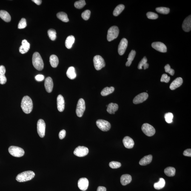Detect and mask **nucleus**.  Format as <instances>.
Listing matches in <instances>:
<instances>
[{"mask_svg": "<svg viewBox=\"0 0 191 191\" xmlns=\"http://www.w3.org/2000/svg\"><path fill=\"white\" fill-rule=\"evenodd\" d=\"M21 107L23 112L28 114L31 112L33 108V104L32 100L28 96H24L21 103Z\"/></svg>", "mask_w": 191, "mask_h": 191, "instance_id": "obj_1", "label": "nucleus"}, {"mask_svg": "<svg viewBox=\"0 0 191 191\" xmlns=\"http://www.w3.org/2000/svg\"><path fill=\"white\" fill-rule=\"evenodd\" d=\"M32 64L35 68L38 70H43L44 64L42 58L40 54L38 52L34 53L32 57Z\"/></svg>", "mask_w": 191, "mask_h": 191, "instance_id": "obj_2", "label": "nucleus"}, {"mask_svg": "<svg viewBox=\"0 0 191 191\" xmlns=\"http://www.w3.org/2000/svg\"><path fill=\"white\" fill-rule=\"evenodd\" d=\"M35 175V174L32 171H26L18 174L16 177L17 181L20 182H25L32 180Z\"/></svg>", "mask_w": 191, "mask_h": 191, "instance_id": "obj_3", "label": "nucleus"}, {"mask_svg": "<svg viewBox=\"0 0 191 191\" xmlns=\"http://www.w3.org/2000/svg\"><path fill=\"white\" fill-rule=\"evenodd\" d=\"M119 30L117 26H113L110 28L108 31L107 39L109 41H113L118 37Z\"/></svg>", "mask_w": 191, "mask_h": 191, "instance_id": "obj_4", "label": "nucleus"}, {"mask_svg": "<svg viewBox=\"0 0 191 191\" xmlns=\"http://www.w3.org/2000/svg\"><path fill=\"white\" fill-rule=\"evenodd\" d=\"M9 153L12 156L16 157H22L24 155V151L22 148L16 146H12L8 149Z\"/></svg>", "mask_w": 191, "mask_h": 191, "instance_id": "obj_5", "label": "nucleus"}, {"mask_svg": "<svg viewBox=\"0 0 191 191\" xmlns=\"http://www.w3.org/2000/svg\"><path fill=\"white\" fill-rule=\"evenodd\" d=\"M93 62L95 68L97 70H101L106 66L104 58L100 55H96L94 57Z\"/></svg>", "mask_w": 191, "mask_h": 191, "instance_id": "obj_6", "label": "nucleus"}, {"mask_svg": "<svg viewBox=\"0 0 191 191\" xmlns=\"http://www.w3.org/2000/svg\"><path fill=\"white\" fill-rule=\"evenodd\" d=\"M85 110V102L83 98H81L78 100V104H77L76 113L77 116L79 117H82Z\"/></svg>", "mask_w": 191, "mask_h": 191, "instance_id": "obj_7", "label": "nucleus"}, {"mask_svg": "<svg viewBox=\"0 0 191 191\" xmlns=\"http://www.w3.org/2000/svg\"><path fill=\"white\" fill-rule=\"evenodd\" d=\"M142 130L143 133L148 136H152L154 135L155 133L154 128L148 123H145L142 126Z\"/></svg>", "mask_w": 191, "mask_h": 191, "instance_id": "obj_8", "label": "nucleus"}, {"mask_svg": "<svg viewBox=\"0 0 191 191\" xmlns=\"http://www.w3.org/2000/svg\"><path fill=\"white\" fill-rule=\"evenodd\" d=\"M96 124L98 128L103 131H107L110 130L111 128L110 123L104 120H98L96 121Z\"/></svg>", "mask_w": 191, "mask_h": 191, "instance_id": "obj_9", "label": "nucleus"}, {"mask_svg": "<svg viewBox=\"0 0 191 191\" xmlns=\"http://www.w3.org/2000/svg\"><path fill=\"white\" fill-rule=\"evenodd\" d=\"M37 128L38 135L41 138H43L45 135L46 125L43 119H39L37 124Z\"/></svg>", "mask_w": 191, "mask_h": 191, "instance_id": "obj_10", "label": "nucleus"}, {"mask_svg": "<svg viewBox=\"0 0 191 191\" xmlns=\"http://www.w3.org/2000/svg\"><path fill=\"white\" fill-rule=\"evenodd\" d=\"M89 149L84 146H78L75 149L74 154L78 157H83L86 156L89 153Z\"/></svg>", "mask_w": 191, "mask_h": 191, "instance_id": "obj_11", "label": "nucleus"}, {"mask_svg": "<svg viewBox=\"0 0 191 191\" xmlns=\"http://www.w3.org/2000/svg\"><path fill=\"white\" fill-rule=\"evenodd\" d=\"M148 98V95L146 92L140 94L135 96L133 100V103L135 104H138L144 102Z\"/></svg>", "mask_w": 191, "mask_h": 191, "instance_id": "obj_12", "label": "nucleus"}, {"mask_svg": "<svg viewBox=\"0 0 191 191\" xmlns=\"http://www.w3.org/2000/svg\"><path fill=\"white\" fill-rule=\"evenodd\" d=\"M128 46V41L126 38H123L118 46V52L120 55H123L125 52Z\"/></svg>", "mask_w": 191, "mask_h": 191, "instance_id": "obj_13", "label": "nucleus"}, {"mask_svg": "<svg viewBox=\"0 0 191 191\" xmlns=\"http://www.w3.org/2000/svg\"><path fill=\"white\" fill-rule=\"evenodd\" d=\"M152 48L158 51L163 53L167 52V49L166 46L163 43L156 42L152 43Z\"/></svg>", "mask_w": 191, "mask_h": 191, "instance_id": "obj_14", "label": "nucleus"}, {"mask_svg": "<svg viewBox=\"0 0 191 191\" xmlns=\"http://www.w3.org/2000/svg\"><path fill=\"white\" fill-rule=\"evenodd\" d=\"M89 184L88 180L86 178H80L78 181V187L81 190L84 191L87 190Z\"/></svg>", "mask_w": 191, "mask_h": 191, "instance_id": "obj_15", "label": "nucleus"}, {"mask_svg": "<svg viewBox=\"0 0 191 191\" xmlns=\"http://www.w3.org/2000/svg\"><path fill=\"white\" fill-rule=\"evenodd\" d=\"M57 107L58 110L60 112H62L64 109L65 102L64 97L61 95L58 96L57 99Z\"/></svg>", "mask_w": 191, "mask_h": 191, "instance_id": "obj_16", "label": "nucleus"}, {"mask_svg": "<svg viewBox=\"0 0 191 191\" xmlns=\"http://www.w3.org/2000/svg\"><path fill=\"white\" fill-rule=\"evenodd\" d=\"M53 86L52 79L50 77H48L45 81V87L48 93H51L53 90Z\"/></svg>", "mask_w": 191, "mask_h": 191, "instance_id": "obj_17", "label": "nucleus"}, {"mask_svg": "<svg viewBox=\"0 0 191 191\" xmlns=\"http://www.w3.org/2000/svg\"><path fill=\"white\" fill-rule=\"evenodd\" d=\"M182 28L185 32H189L191 29V16L189 15L184 20L182 24Z\"/></svg>", "mask_w": 191, "mask_h": 191, "instance_id": "obj_18", "label": "nucleus"}, {"mask_svg": "<svg viewBox=\"0 0 191 191\" xmlns=\"http://www.w3.org/2000/svg\"><path fill=\"white\" fill-rule=\"evenodd\" d=\"M183 83V80L182 78L181 77L177 78L171 83L169 86V88L171 90H175L182 85Z\"/></svg>", "mask_w": 191, "mask_h": 191, "instance_id": "obj_19", "label": "nucleus"}, {"mask_svg": "<svg viewBox=\"0 0 191 191\" xmlns=\"http://www.w3.org/2000/svg\"><path fill=\"white\" fill-rule=\"evenodd\" d=\"M30 45L26 39L23 40L22 42V45L19 48V51L21 54H24L28 51L30 49Z\"/></svg>", "mask_w": 191, "mask_h": 191, "instance_id": "obj_20", "label": "nucleus"}, {"mask_svg": "<svg viewBox=\"0 0 191 191\" xmlns=\"http://www.w3.org/2000/svg\"><path fill=\"white\" fill-rule=\"evenodd\" d=\"M123 141L125 147L127 148H132L134 145L133 140L129 136L125 137Z\"/></svg>", "mask_w": 191, "mask_h": 191, "instance_id": "obj_21", "label": "nucleus"}, {"mask_svg": "<svg viewBox=\"0 0 191 191\" xmlns=\"http://www.w3.org/2000/svg\"><path fill=\"white\" fill-rule=\"evenodd\" d=\"M5 72L6 69L4 66H0V84H4L7 82V79L5 75Z\"/></svg>", "mask_w": 191, "mask_h": 191, "instance_id": "obj_22", "label": "nucleus"}, {"mask_svg": "<svg viewBox=\"0 0 191 191\" xmlns=\"http://www.w3.org/2000/svg\"><path fill=\"white\" fill-rule=\"evenodd\" d=\"M132 177L128 174H125L122 175L121 178V182L122 185L126 186L129 184L132 181Z\"/></svg>", "mask_w": 191, "mask_h": 191, "instance_id": "obj_23", "label": "nucleus"}, {"mask_svg": "<svg viewBox=\"0 0 191 191\" xmlns=\"http://www.w3.org/2000/svg\"><path fill=\"white\" fill-rule=\"evenodd\" d=\"M152 156L151 155H147L140 160L139 164L142 166H145L150 164L152 161Z\"/></svg>", "mask_w": 191, "mask_h": 191, "instance_id": "obj_24", "label": "nucleus"}, {"mask_svg": "<svg viewBox=\"0 0 191 191\" xmlns=\"http://www.w3.org/2000/svg\"><path fill=\"white\" fill-rule=\"evenodd\" d=\"M118 108L119 106L118 104L111 103L108 105L107 110L109 114H114L115 112L118 110Z\"/></svg>", "mask_w": 191, "mask_h": 191, "instance_id": "obj_25", "label": "nucleus"}, {"mask_svg": "<svg viewBox=\"0 0 191 191\" xmlns=\"http://www.w3.org/2000/svg\"><path fill=\"white\" fill-rule=\"evenodd\" d=\"M66 75L70 79L73 80L76 78L77 75L75 68L73 67H69L68 69Z\"/></svg>", "mask_w": 191, "mask_h": 191, "instance_id": "obj_26", "label": "nucleus"}, {"mask_svg": "<svg viewBox=\"0 0 191 191\" xmlns=\"http://www.w3.org/2000/svg\"><path fill=\"white\" fill-rule=\"evenodd\" d=\"M0 18L6 22H9L11 17L8 12L5 10H0Z\"/></svg>", "mask_w": 191, "mask_h": 191, "instance_id": "obj_27", "label": "nucleus"}, {"mask_svg": "<svg viewBox=\"0 0 191 191\" xmlns=\"http://www.w3.org/2000/svg\"><path fill=\"white\" fill-rule=\"evenodd\" d=\"M75 38L73 35H70L67 37L65 41V45L67 49L71 48L75 41Z\"/></svg>", "mask_w": 191, "mask_h": 191, "instance_id": "obj_28", "label": "nucleus"}, {"mask_svg": "<svg viewBox=\"0 0 191 191\" xmlns=\"http://www.w3.org/2000/svg\"><path fill=\"white\" fill-rule=\"evenodd\" d=\"M50 62L52 67L56 68L59 63L58 57L54 55H51L50 58Z\"/></svg>", "mask_w": 191, "mask_h": 191, "instance_id": "obj_29", "label": "nucleus"}, {"mask_svg": "<svg viewBox=\"0 0 191 191\" xmlns=\"http://www.w3.org/2000/svg\"><path fill=\"white\" fill-rule=\"evenodd\" d=\"M135 54H136V52L134 50H131L130 54H129L128 58H127V61L126 64V66L129 67L132 64V61L134 59Z\"/></svg>", "mask_w": 191, "mask_h": 191, "instance_id": "obj_30", "label": "nucleus"}, {"mask_svg": "<svg viewBox=\"0 0 191 191\" xmlns=\"http://www.w3.org/2000/svg\"><path fill=\"white\" fill-rule=\"evenodd\" d=\"M165 180L163 178H161L158 182L155 183L154 184V188L157 190H160L163 188L165 186Z\"/></svg>", "mask_w": 191, "mask_h": 191, "instance_id": "obj_31", "label": "nucleus"}, {"mask_svg": "<svg viewBox=\"0 0 191 191\" xmlns=\"http://www.w3.org/2000/svg\"><path fill=\"white\" fill-rule=\"evenodd\" d=\"M175 168L169 167L166 168L164 170V173L166 175L169 177H173L175 175Z\"/></svg>", "mask_w": 191, "mask_h": 191, "instance_id": "obj_32", "label": "nucleus"}, {"mask_svg": "<svg viewBox=\"0 0 191 191\" xmlns=\"http://www.w3.org/2000/svg\"><path fill=\"white\" fill-rule=\"evenodd\" d=\"M115 89L113 87H106L103 89L101 92V95L103 96H107L110 94L113 93Z\"/></svg>", "mask_w": 191, "mask_h": 191, "instance_id": "obj_33", "label": "nucleus"}, {"mask_svg": "<svg viewBox=\"0 0 191 191\" xmlns=\"http://www.w3.org/2000/svg\"><path fill=\"white\" fill-rule=\"evenodd\" d=\"M125 9V6L123 4H120L115 7L113 12V14L115 16H117L121 13Z\"/></svg>", "mask_w": 191, "mask_h": 191, "instance_id": "obj_34", "label": "nucleus"}, {"mask_svg": "<svg viewBox=\"0 0 191 191\" xmlns=\"http://www.w3.org/2000/svg\"><path fill=\"white\" fill-rule=\"evenodd\" d=\"M57 16L58 18H59L63 22H67L69 21V19L68 18L67 15L64 12H59V13L57 14Z\"/></svg>", "mask_w": 191, "mask_h": 191, "instance_id": "obj_35", "label": "nucleus"}, {"mask_svg": "<svg viewBox=\"0 0 191 191\" xmlns=\"http://www.w3.org/2000/svg\"><path fill=\"white\" fill-rule=\"evenodd\" d=\"M48 35L50 39L52 41H55L56 38V32L54 29H50L48 30Z\"/></svg>", "mask_w": 191, "mask_h": 191, "instance_id": "obj_36", "label": "nucleus"}, {"mask_svg": "<svg viewBox=\"0 0 191 191\" xmlns=\"http://www.w3.org/2000/svg\"><path fill=\"white\" fill-rule=\"evenodd\" d=\"M156 10L158 13L163 14H167L169 13L170 9L166 7H158L156 9Z\"/></svg>", "mask_w": 191, "mask_h": 191, "instance_id": "obj_37", "label": "nucleus"}, {"mask_svg": "<svg viewBox=\"0 0 191 191\" xmlns=\"http://www.w3.org/2000/svg\"><path fill=\"white\" fill-rule=\"evenodd\" d=\"M164 117L166 122L169 124H170L173 121V114L171 113H166Z\"/></svg>", "mask_w": 191, "mask_h": 191, "instance_id": "obj_38", "label": "nucleus"}, {"mask_svg": "<svg viewBox=\"0 0 191 191\" xmlns=\"http://www.w3.org/2000/svg\"><path fill=\"white\" fill-rule=\"evenodd\" d=\"M86 4L85 1L81 0V1H77L75 2V6L77 8L81 9L83 8V7Z\"/></svg>", "mask_w": 191, "mask_h": 191, "instance_id": "obj_39", "label": "nucleus"}, {"mask_svg": "<svg viewBox=\"0 0 191 191\" xmlns=\"http://www.w3.org/2000/svg\"><path fill=\"white\" fill-rule=\"evenodd\" d=\"M109 166L112 169H116L121 167V165L119 162L113 161L109 163Z\"/></svg>", "mask_w": 191, "mask_h": 191, "instance_id": "obj_40", "label": "nucleus"}, {"mask_svg": "<svg viewBox=\"0 0 191 191\" xmlns=\"http://www.w3.org/2000/svg\"><path fill=\"white\" fill-rule=\"evenodd\" d=\"M27 26V22L25 18H22L18 24V29H22L25 28Z\"/></svg>", "mask_w": 191, "mask_h": 191, "instance_id": "obj_41", "label": "nucleus"}, {"mask_svg": "<svg viewBox=\"0 0 191 191\" xmlns=\"http://www.w3.org/2000/svg\"><path fill=\"white\" fill-rule=\"evenodd\" d=\"M90 11L88 10H86L83 12L81 14V17L83 19L85 20H87L90 18Z\"/></svg>", "mask_w": 191, "mask_h": 191, "instance_id": "obj_42", "label": "nucleus"}, {"mask_svg": "<svg viewBox=\"0 0 191 191\" xmlns=\"http://www.w3.org/2000/svg\"><path fill=\"white\" fill-rule=\"evenodd\" d=\"M147 16L149 19L152 20L156 19L158 18L157 14L152 12H148L147 14Z\"/></svg>", "mask_w": 191, "mask_h": 191, "instance_id": "obj_43", "label": "nucleus"}, {"mask_svg": "<svg viewBox=\"0 0 191 191\" xmlns=\"http://www.w3.org/2000/svg\"><path fill=\"white\" fill-rule=\"evenodd\" d=\"M164 68L166 73H169L172 76L174 75V74H175V70L171 68L169 64H166Z\"/></svg>", "mask_w": 191, "mask_h": 191, "instance_id": "obj_44", "label": "nucleus"}, {"mask_svg": "<svg viewBox=\"0 0 191 191\" xmlns=\"http://www.w3.org/2000/svg\"><path fill=\"white\" fill-rule=\"evenodd\" d=\"M147 59L146 57H144L142 60L138 64V68L139 70H142L143 69V67H144L146 63H147Z\"/></svg>", "mask_w": 191, "mask_h": 191, "instance_id": "obj_45", "label": "nucleus"}, {"mask_svg": "<svg viewBox=\"0 0 191 191\" xmlns=\"http://www.w3.org/2000/svg\"><path fill=\"white\" fill-rule=\"evenodd\" d=\"M170 80V77L166 74H164L162 75L161 81V82L168 83Z\"/></svg>", "mask_w": 191, "mask_h": 191, "instance_id": "obj_46", "label": "nucleus"}, {"mask_svg": "<svg viewBox=\"0 0 191 191\" xmlns=\"http://www.w3.org/2000/svg\"><path fill=\"white\" fill-rule=\"evenodd\" d=\"M66 135V131L64 130H62L59 133V137L60 139L62 140L65 137Z\"/></svg>", "mask_w": 191, "mask_h": 191, "instance_id": "obj_47", "label": "nucleus"}, {"mask_svg": "<svg viewBox=\"0 0 191 191\" xmlns=\"http://www.w3.org/2000/svg\"><path fill=\"white\" fill-rule=\"evenodd\" d=\"M44 77L43 75H38L35 77V79L37 81H43Z\"/></svg>", "mask_w": 191, "mask_h": 191, "instance_id": "obj_48", "label": "nucleus"}, {"mask_svg": "<svg viewBox=\"0 0 191 191\" xmlns=\"http://www.w3.org/2000/svg\"><path fill=\"white\" fill-rule=\"evenodd\" d=\"M183 155L185 156H191V149H186L183 152Z\"/></svg>", "mask_w": 191, "mask_h": 191, "instance_id": "obj_49", "label": "nucleus"}, {"mask_svg": "<svg viewBox=\"0 0 191 191\" xmlns=\"http://www.w3.org/2000/svg\"><path fill=\"white\" fill-rule=\"evenodd\" d=\"M97 191H106V188L105 187L99 186L98 187Z\"/></svg>", "mask_w": 191, "mask_h": 191, "instance_id": "obj_50", "label": "nucleus"}, {"mask_svg": "<svg viewBox=\"0 0 191 191\" xmlns=\"http://www.w3.org/2000/svg\"><path fill=\"white\" fill-rule=\"evenodd\" d=\"M32 1L35 2V4H36L38 5H40L42 3V1L41 0H33Z\"/></svg>", "mask_w": 191, "mask_h": 191, "instance_id": "obj_51", "label": "nucleus"}, {"mask_svg": "<svg viewBox=\"0 0 191 191\" xmlns=\"http://www.w3.org/2000/svg\"><path fill=\"white\" fill-rule=\"evenodd\" d=\"M149 64H148V63H146V64H145V65L143 67V69H144V70H146V69H147L149 67Z\"/></svg>", "mask_w": 191, "mask_h": 191, "instance_id": "obj_52", "label": "nucleus"}]
</instances>
